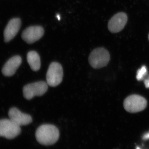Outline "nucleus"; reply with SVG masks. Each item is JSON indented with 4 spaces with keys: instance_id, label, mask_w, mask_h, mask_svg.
<instances>
[{
    "instance_id": "11",
    "label": "nucleus",
    "mask_w": 149,
    "mask_h": 149,
    "mask_svg": "<svg viewBox=\"0 0 149 149\" xmlns=\"http://www.w3.org/2000/svg\"><path fill=\"white\" fill-rule=\"evenodd\" d=\"M22 59L19 56H15L8 60L3 67L2 72L6 76L10 77L15 74V72L20 66Z\"/></svg>"
},
{
    "instance_id": "14",
    "label": "nucleus",
    "mask_w": 149,
    "mask_h": 149,
    "mask_svg": "<svg viewBox=\"0 0 149 149\" xmlns=\"http://www.w3.org/2000/svg\"><path fill=\"white\" fill-rule=\"evenodd\" d=\"M143 139L145 141L149 140V132L144 134L143 136Z\"/></svg>"
},
{
    "instance_id": "8",
    "label": "nucleus",
    "mask_w": 149,
    "mask_h": 149,
    "mask_svg": "<svg viewBox=\"0 0 149 149\" xmlns=\"http://www.w3.org/2000/svg\"><path fill=\"white\" fill-rule=\"evenodd\" d=\"M128 20L127 15L119 13L113 16L109 22L108 27L111 32L117 33L123 29Z\"/></svg>"
},
{
    "instance_id": "5",
    "label": "nucleus",
    "mask_w": 149,
    "mask_h": 149,
    "mask_svg": "<svg viewBox=\"0 0 149 149\" xmlns=\"http://www.w3.org/2000/svg\"><path fill=\"white\" fill-rule=\"evenodd\" d=\"M48 85L45 81H39L25 85L23 88V96L25 99L30 100L35 96H41L47 91Z\"/></svg>"
},
{
    "instance_id": "6",
    "label": "nucleus",
    "mask_w": 149,
    "mask_h": 149,
    "mask_svg": "<svg viewBox=\"0 0 149 149\" xmlns=\"http://www.w3.org/2000/svg\"><path fill=\"white\" fill-rule=\"evenodd\" d=\"M21 132L20 126L10 119L0 120V137L13 139L18 136Z\"/></svg>"
},
{
    "instance_id": "4",
    "label": "nucleus",
    "mask_w": 149,
    "mask_h": 149,
    "mask_svg": "<svg viewBox=\"0 0 149 149\" xmlns=\"http://www.w3.org/2000/svg\"><path fill=\"white\" fill-rule=\"evenodd\" d=\"M147 102L143 97L139 95L128 96L124 100L123 106L126 111L137 113L142 111L146 108Z\"/></svg>"
},
{
    "instance_id": "2",
    "label": "nucleus",
    "mask_w": 149,
    "mask_h": 149,
    "mask_svg": "<svg viewBox=\"0 0 149 149\" xmlns=\"http://www.w3.org/2000/svg\"><path fill=\"white\" fill-rule=\"evenodd\" d=\"M110 60L108 51L103 48L95 49L89 57V62L94 68L99 69L106 66Z\"/></svg>"
},
{
    "instance_id": "17",
    "label": "nucleus",
    "mask_w": 149,
    "mask_h": 149,
    "mask_svg": "<svg viewBox=\"0 0 149 149\" xmlns=\"http://www.w3.org/2000/svg\"><path fill=\"white\" fill-rule=\"evenodd\" d=\"M148 39H149V36H148Z\"/></svg>"
},
{
    "instance_id": "10",
    "label": "nucleus",
    "mask_w": 149,
    "mask_h": 149,
    "mask_svg": "<svg viewBox=\"0 0 149 149\" xmlns=\"http://www.w3.org/2000/svg\"><path fill=\"white\" fill-rule=\"evenodd\" d=\"M21 25L20 19L15 18L11 19L4 31L5 42H8L13 39L19 31Z\"/></svg>"
},
{
    "instance_id": "16",
    "label": "nucleus",
    "mask_w": 149,
    "mask_h": 149,
    "mask_svg": "<svg viewBox=\"0 0 149 149\" xmlns=\"http://www.w3.org/2000/svg\"><path fill=\"white\" fill-rule=\"evenodd\" d=\"M56 17L58 18V20H60L61 19V17H60V15H56Z\"/></svg>"
},
{
    "instance_id": "15",
    "label": "nucleus",
    "mask_w": 149,
    "mask_h": 149,
    "mask_svg": "<svg viewBox=\"0 0 149 149\" xmlns=\"http://www.w3.org/2000/svg\"><path fill=\"white\" fill-rule=\"evenodd\" d=\"M144 84L146 88H149V77L148 79H146L144 80Z\"/></svg>"
},
{
    "instance_id": "9",
    "label": "nucleus",
    "mask_w": 149,
    "mask_h": 149,
    "mask_svg": "<svg viewBox=\"0 0 149 149\" xmlns=\"http://www.w3.org/2000/svg\"><path fill=\"white\" fill-rule=\"evenodd\" d=\"M10 119L19 126L28 125L32 121L31 116L23 113L15 107H13L8 111Z\"/></svg>"
},
{
    "instance_id": "7",
    "label": "nucleus",
    "mask_w": 149,
    "mask_h": 149,
    "mask_svg": "<svg viewBox=\"0 0 149 149\" xmlns=\"http://www.w3.org/2000/svg\"><path fill=\"white\" fill-rule=\"evenodd\" d=\"M44 32V29L41 26H30L22 32V38L28 44H32L42 38Z\"/></svg>"
},
{
    "instance_id": "3",
    "label": "nucleus",
    "mask_w": 149,
    "mask_h": 149,
    "mask_svg": "<svg viewBox=\"0 0 149 149\" xmlns=\"http://www.w3.org/2000/svg\"><path fill=\"white\" fill-rule=\"evenodd\" d=\"M63 75V70L61 65L56 62L52 63L46 74L48 85L54 87L59 85L62 81Z\"/></svg>"
},
{
    "instance_id": "12",
    "label": "nucleus",
    "mask_w": 149,
    "mask_h": 149,
    "mask_svg": "<svg viewBox=\"0 0 149 149\" xmlns=\"http://www.w3.org/2000/svg\"><path fill=\"white\" fill-rule=\"evenodd\" d=\"M27 61L32 70L38 71L41 67V61L40 56L37 52L30 51L27 53Z\"/></svg>"
},
{
    "instance_id": "1",
    "label": "nucleus",
    "mask_w": 149,
    "mask_h": 149,
    "mask_svg": "<svg viewBox=\"0 0 149 149\" xmlns=\"http://www.w3.org/2000/svg\"><path fill=\"white\" fill-rule=\"evenodd\" d=\"M37 141L42 145L50 146L57 141L59 137L58 128L52 124H43L37 128L35 133Z\"/></svg>"
},
{
    "instance_id": "13",
    "label": "nucleus",
    "mask_w": 149,
    "mask_h": 149,
    "mask_svg": "<svg viewBox=\"0 0 149 149\" xmlns=\"http://www.w3.org/2000/svg\"><path fill=\"white\" fill-rule=\"evenodd\" d=\"M147 69L146 67L145 66H142L137 71V75H136V78L137 80L139 81H141L143 80L144 76L147 74Z\"/></svg>"
}]
</instances>
